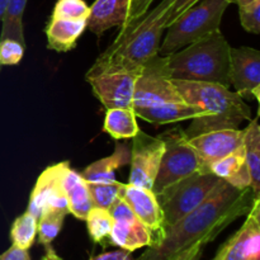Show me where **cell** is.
<instances>
[{"instance_id":"cell-1","label":"cell","mask_w":260,"mask_h":260,"mask_svg":"<svg viewBox=\"0 0 260 260\" xmlns=\"http://www.w3.org/2000/svg\"><path fill=\"white\" fill-rule=\"evenodd\" d=\"M256 198L251 188L239 189L222 180L200 207L165 228L161 240L136 260H198L206 245L248 215Z\"/></svg>"},{"instance_id":"cell-2","label":"cell","mask_w":260,"mask_h":260,"mask_svg":"<svg viewBox=\"0 0 260 260\" xmlns=\"http://www.w3.org/2000/svg\"><path fill=\"white\" fill-rule=\"evenodd\" d=\"M173 0H161L142 17L121 28L116 40L94 61L85 78L116 71L140 70L159 55L164 30L169 24Z\"/></svg>"},{"instance_id":"cell-3","label":"cell","mask_w":260,"mask_h":260,"mask_svg":"<svg viewBox=\"0 0 260 260\" xmlns=\"http://www.w3.org/2000/svg\"><path fill=\"white\" fill-rule=\"evenodd\" d=\"M185 103L196 107L203 113L201 118H193L184 129L187 137L216 129L240 128L244 122L251 121V108L243 96L229 86L213 83L173 80Z\"/></svg>"},{"instance_id":"cell-4","label":"cell","mask_w":260,"mask_h":260,"mask_svg":"<svg viewBox=\"0 0 260 260\" xmlns=\"http://www.w3.org/2000/svg\"><path fill=\"white\" fill-rule=\"evenodd\" d=\"M231 46L221 29L164 56V70L172 80L221 84L230 88Z\"/></svg>"},{"instance_id":"cell-5","label":"cell","mask_w":260,"mask_h":260,"mask_svg":"<svg viewBox=\"0 0 260 260\" xmlns=\"http://www.w3.org/2000/svg\"><path fill=\"white\" fill-rule=\"evenodd\" d=\"M228 0H200L167 27L159 56H167L220 29Z\"/></svg>"},{"instance_id":"cell-6","label":"cell","mask_w":260,"mask_h":260,"mask_svg":"<svg viewBox=\"0 0 260 260\" xmlns=\"http://www.w3.org/2000/svg\"><path fill=\"white\" fill-rule=\"evenodd\" d=\"M222 179L211 172H197L173 183L157 193L156 198L164 215L165 228L200 207L221 184Z\"/></svg>"},{"instance_id":"cell-7","label":"cell","mask_w":260,"mask_h":260,"mask_svg":"<svg viewBox=\"0 0 260 260\" xmlns=\"http://www.w3.org/2000/svg\"><path fill=\"white\" fill-rule=\"evenodd\" d=\"M159 137L164 141L165 150L152 185V192L155 194L183 178L189 177L197 172H205L200 156L188 142L184 129L175 127L161 134Z\"/></svg>"},{"instance_id":"cell-8","label":"cell","mask_w":260,"mask_h":260,"mask_svg":"<svg viewBox=\"0 0 260 260\" xmlns=\"http://www.w3.org/2000/svg\"><path fill=\"white\" fill-rule=\"evenodd\" d=\"M180 102H184V99L164 70V56L157 55L145 63L135 86L134 112Z\"/></svg>"},{"instance_id":"cell-9","label":"cell","mask_w":260,"mask_h":260,"mask_svg":"<svg viewBox=\"0 0 260 260\" xmlns=\"http://www.w3.org/2000/svg\"><path fill=\"white\" fill-rule=\"evenodd\" d=\"M70 167L68 161L58 162L46 168L38 177L29 197L27 211L40 218L43 211L51 210L61 213H70L69 202L63 189V175Z\"/></svg>"},{"instance_id":"cell-10","label":"cell","mask_w":260,"mask_h":260,"mask_svg":"<svg viewBox=\"0 0 260 260\" xmlns=\"http://www.w3.org/2000/svg\"><path fill=\"white\" fill-rule=\"evenodd\" d=\"M164 150L165 144L159 136H150L140 129L132 139L129 184L152 189Z\"/></svg>"},{"instance_id":"cell-11","label":"cell","mask_w":260,"mask_h":260,"mask_svg":"<svg viewBox=\"0 0 260 260\" xmlns=\"http://www.w3.org/2000/svg\"><path fill=\"white\" fill-rule=\"evenodd\" d=\"M108 211L113 218V226L109 235L111 244L129 253L145 246L149 248L154 244L151 231L137 220L129 206L121 197L109 206Z\"/></svg>"},{"instance_id":"cell-12","label":"cell","mask_w":260,"mask_h":260,"mask_svg":"<svg viewBox=\"0 0 260 260\" xmlns=\"http://www.w3.org/2000/svg\"><path fill=\"white\" fill-rule=\"evenodd\" d=\"M141 69L101 74L86 78V81L106 109L132 108L135 86Z\"/></svg>"},{"instance_id":"cell-13","label":"cell","mask_w":260,"mask_h":260,"mask_svg":"<svg viewBox=\"0 0 260 260\" xmlns=\"http://www.w3.org/2000/svg\"><path fill=\"white\" fill-rule=\"evenodd\" d=\"M213 260H260V198L254 201L245 222L221 246Z\"/></svg>"},{"instance_id":"cell-14","label":"cell","mask_w":260,"mask_h":260,"mask_svg":"<svg viewBox=\"0 0 260 260\" xmlns=\"http://www.w3.org/2000/svg\"><path fill=\"white\" fill-rule=\"evenodd\" d=\"M230 85L244 99L260 101V51L253 47H231Z\"/></svg>"},{"instance_id":"cell-15","label":"cell","mask_w":260,"mask_h":260,"mask_svg":"<svg viewBox=\"0 0 260 260\" xmlns=\"http://www.w3.org/2000/svg\"><path fill=\"white\" fill-rule=\"evenodd\" d=\"M119 197L129 206L137 220L144 223L154 236V244L160 241L165 233L164 215L152 189L122 183ZM152 244V245H154ZM151 245V246H152Z\"/></svg>"},{"instance_id":"cell-16","label":"cell","mask_w":260,"mask_h":260,"mask_svg":"<svg viewBox=\"0 0 260 260\" xmlns=\"http://www.w3.org/2000/svg\"><path fill=\"white\" fill-rule=\"evenodd\" d=\"M188 142L200 156L203 170L210 172L212 162L243 146L244 129L226 128L203 132L197 136L188 137Z\"/></svg>"},{"instance_id":"cell-17","label":"cell","mask_w":260,"mask_h":260,"mask_svg":"<svg viewBox=\"0 0 260 260\" xmlns=\"http://www.w3.org/2000/svg\"><path fill=\"white\" fill-rule=\"evenodd\" d=\"M131 0H95L89 10L86 27L95 35H103L113 27L122 28L128 19Z\"/></svg>"},{"instance_id":"cell-18","label":"cell","mask_w":260,"mask_h":260,"mask_svg":"<svg viewBox=\"0 0 260 260\" xmlns=\"http://www.w3.org/2000/svg\"><path fill=\"white\" fill-rule=\"evenodd\" d=\"M131 160V149L128 145L116 142L113 154L91 162L81 173L86 183H114L116 170L126 167Z\"/></svg>"},{"instance_id":"cell-19","label":"cell","mask_w":260,"mask_h":260,"mask_svg":"<svg viewBox=\"0 0 260 260\" xmlns=\"http://www.w3.org/2000/svg\"><path fill=\"white\" fill-rule=\"evenodd\" d=\"M86 29V20L63 19L51 17L46 25L47 47L57 52L71 51L78 43V40Z\"/></svg>"},{"instance_id":"cell-20","label":"cell","mask_w":260,"mask_h":260,"mask_svg":"<svg viewBox=\"0 0 260 260\" xmlns=\"http://www.w3.org/2000/svg\"><path fill=\"white\" fill-rule=\"evenodd\" d=\"M210 172L239 189L250 188V175L245 164L244 144L231 154L212 162Z\"/></svg>"},{"instance_id":"cell-21","label":"cell","mask_w":260,"mask_h":260,"mask_svg":"<svg viewBox=\"0 0 260 260\" xmlns=\"http://www.w3.org/2000/svg\"><path fill=\"white\" fill-rule=\"evenodd\" d=\"M63 189L68 197L69 211L71 215L79 220L85 221L89 211L94 207L93 201L84 178L70 167L66 169L63 175Z\"/></svg>"},{"instance_id":"cell-22","label":"cell","mask_w":260,"mask_h":260,"mask_svg":"<svg viewBox=\"0 0 260 260\" xmlns=\"http://www.w3.org/2000/svg\"><path fill=\"white\" fill-rule=\"evenodd\" d=\"M135 114L139 118L154 124H169L175 122L185 121V119L201 118L203 113L196 107L180 102V103H169L164 106L152 107L135 111Z\"/></svg>"},{"instance_id":"cell-23","label":"cell","mask_w":260,"mask_h":260,"mask_svg":"<svg viewBox=\"0 0 260 260\" xmlns=\"http://www.w3.org/2000/svg\"><path fill=\"white\" fill-rule=\"evenodd\" d=\"M259 112L244 128V151L245 164L250 175V188L254 194L260 193V126Z\"/></svg>"},{"instance_id":"cell-24","label":"cell","mask_w":260,"mask_h":260,"mask_svg":"<svg viewBox=\"0 0 260 260\" xmlns=\"http://www.w3.org/2000/svg\"><path fill=\"white\" fill-rule=\"evenodd\" d=\"M137 117L132 108L107 109L104 117V132L114 140L134 139L140 131Z\"/></svg>"},{"instance_id":"cell-25","label":"cell","mask_w":260,"mask_h":260,"mask_svg":"<svg viewBox=\"0 0 260 260\" xmlns=\"http://www.w3.org/2000/svg\"><path fill=\"white\" fill-rule=\"evenodd\" d=\"M28 0H8L7 9L2 19L0 40L13 38L25 45L24 30H23V14Z\"/></svg>"},{"instance_id":"cell-26","label":"cell","mask_w":260,"mask_h":260,"mask_svg":"<svg viewBox=\"0 0 260 260\" xmlns=\"http://www.w3.org/2000/svg\"><path fill=\"white\" fill-rule=\"evenodd\" d=\"M37 218L28 211L15 218L10 229L12 245L29 250L37 236Z\"/></svg>"},{"instance_id":"cell-27","label":"cell","mask_w":260,"mask_h":260,"mask_svg":"<svg viewBox=\"0 0 260 260\" xmlns=\"http://www.w3.org/2000/svg\"><path fill=\"white\" fill-rule=\"evenodd\" d=\"M88 233L91 240L96 244H103L111 235L113 218L107 208L93 207L85 218Z\"/></svg>"},{"instance_id":"cell-28","label":"cell","mask_w":260,"mask_h":260,"mask_svg":"<svg viewBox=\"0 0 260 260\" xmlns=\"http://www.w3.org/2000/svg\"><path fill=\"white\" fill-rule=\"evenodd\" d=\"M65 217V213L57 212V211H43L37 221V235L40 244L45 246L51 245V243L60 234Z\"/></svg>"},{"instance_id":"cell-29","label":"cell","mask_w":260,"mask_h":260,"mask_svg":"<svg viewBox=\"0 0 260 260\" xmlns=\"http://www.w3.org/2000/svg\"><path fill=\"white\" fill-rule=\"evenodd\" d=\"M94 207L107 208L119 197L122 183H86Z\"/></svg>"},{"instance_id":"cell-30","label":"cell","mask_w":260,"mask_h":260,"mask_svg":"<svg viewBox=\"0 0 260 260\" xmlns=\"http://www.w3.org/2000/svg\"><path fill=\"white\" fill-rule=\"evenodd\" d=\"M89 10H90V7H88L84 0H57L51 17L86 20L89 17Z\"/></svg>"},{"instance_id":"cell-31","label":"cell","mask_w":260,"mask_h":260,"mask_svg":"<svg viewBox=\"0 0 260 260\" xmlns=\"http://www.w3.org/2000/svg\"><path fill=\"white\" fill-rule=\"evenodd\" d=\"M25 45L13 38L0 40V68L18 65L23 58Z\"/></svg>"},{"instance_id":"cell-32","label":"cell","mask_w":260,"mask_h":260,"mask_svg":"<svg viewBox=\"0 0 260 260\" xmlns=\"http://www.w3.org/2000/svg\"><path fill=\"white\" fill-rule=\"evenodd\" d=\"M240 23L246 32L260 33V0H254L250 4L239 7Z\"/></svg>"},{"instance_id":"cell-33","label":"cell","mask_w":260,"mask_h":260,"mask_svg":"<svg viewBox=\"0 0 260 260\" xmlns=\"http://www.w3.org/2000/svg\"><path fill=\"white\" fill-rule=\"evenodd\" d=\"M152 2H154V0H131V4H129V12H128V19H127L126 24H128V23L134 22V20L139 19L140 17H142V15L150 9Z\"/></svg>"},{"instance_id":"cell-34","label":"cell","mask_w":260,"mask_h":260,"mask_svg":"<svg viewBox=\"0 0 260 260\" xmlns=\"http://www.w3.org/2000/svg\"><path fill=\"white\" fill-rule=\"evenodd\" d=\"M198 2H200V0H173L172 8H170L169 24L175 19V18L179 17V15L182 14L184 10H187L188 8H190L192 5H194L196 3H198Z\"/></svg>"},{"instance_id":"cell-35","label":"cell","mask_w":260,"mask_h":260,"mask_svg":"<svg viewBox=\"0 0 260 260\" xmlns=\"http://www.w3.org/2000/svg\"><path fill=\"white\" fill-rule=\"evenodd\" d=\"M0 260H30V256L28 250L12 245L7 251L0 254Z\"/></svg>"},{"instance_id":"cell-36","label":"cell","mask_w":260,"mask_h":260,"mask_svg":"<svg viewBox=\"0 0 260 260\" xmlns=\"http://www.w3.org/2000/svg\"><path fill=\"white\" fill-rule=\"evenodd\" d=\"M90 260H135L132 259L131 253L129 251L123 250H116V251H107V253H102L99 255L93 256Z\"/></svg>"},{"instance_id":"cell-37","label":"cell","mask_w":260,"mask_h":260,"mask_svg":"<svg viewBox=\"0 0 260 260\" xmlns=\"http://www.w3.org/2000/svg\"><path fill=\"white\" fill-rule=\"evenodd\" d=\"M41 260H62L60 256L56 254V251L53 250L51 245H46V253L43 255V258Z\"/></svg>"},{"instance_id":"cell-38","label":"cell","mask_w":260,"mask_h":260,"mask_svg":"<svg viewBox=\"0 0 260 260\" xmlns=\"http://www.w3.org/2000/svg\"><path fill=\"white\" fill-rule=\"evenodd\" d=\"M230 4H236L239 5V7H243V5H246V4H250V3H253L254 0H228Z\"/></svg>"},{"instance_id":"cell-39","label":"cell","mask_w":260,"mask_h":260,"mask_svg":"<svg viewBox=\"0 0 260 260\" xmlns=\"http://www.w3.org/2000/svg\"><path fill=\"white\" fill-rule=\"evenodd\" d=\"M7 5H8V0H0V22H2L3 17H4Z\"/></svg>"}]
</instances>
